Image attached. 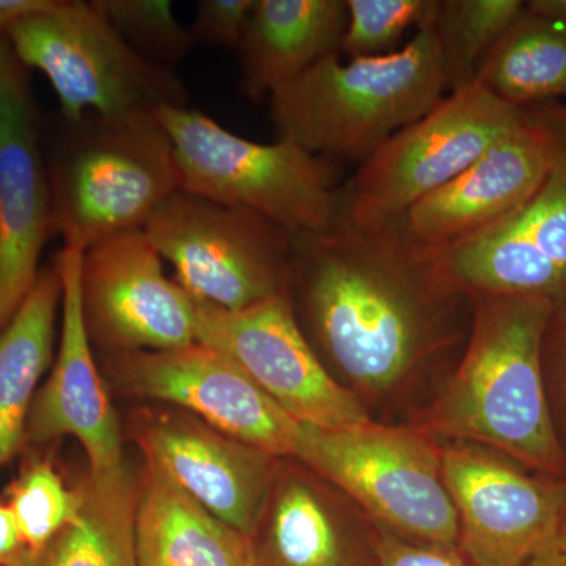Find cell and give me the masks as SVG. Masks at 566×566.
I'll list each match as a JSON object with an SVG mask.
<instances>
[{
	"mask_svg": "<svg viewBox=\"0 0 566 566\" xmlns=\"http://www.w3.org/2000/svg\"><path fill=\"white\" fill-rule=\"evenodd\" d=\"M289 297L316 356L367 409L460 359L474 312L444 245L419 240L405 216L338 211L326 229L292 233Z\"/></svg>",
	"mask_w": 566,
	"mask_h": 566,
	"instance_id": "cell-1",
	"label": "cell"
},
{
	"mask_svg": "<svg viewBox=\"0 0 566 566\" xmlns=\"http://www.w3.org/2000/svg\"><path fill=\"white\" fill-rule=\"evenodd\" d=\"M471 331L444 387L412 420L436 441L490 447L554 480L566 479L543 370L554 304L528 294H475Z\"/></svg>",
	"mask_w": 566,
	"mask_h": 566,
	"instance_id": "cell-2",
	"label": "cell"
},
{
	"mask_svg": "<svg viewBox=\"0 0 566 566\" xmlns=\"http://www.w3.org/2000/svg\"><path fill=\"white\" fill-rule=\"evenodd\" d=\"M433 20L401 50L348 62L329 55L275 88L268 96L275 137L333 163L367 161L446 96Z\"/></svg>",
	"mask_w": 566,
	"mask_h": 566,
	"instance_id": "cell-3",
	"label": "cell"
},
{
	"mask_svg": "<svg viewBox=\"0 0 566 566\" xmlns=\"http://www.w3.org/2000/svg\"><path fill=\"white\" fill-rule=\"evenodd\" d=\"M44 158L55 234L84 253L114 234L144 229L178 189L180 170L156 114L87 112L44 117Z\"/></svg>",
	"mask_w": 566,
	"mask_h": 566,
	"instance_id": "cell-4",
	"label": "cell"
},
{
	"mask_svg": "<svg viewBox=\"0 0 566 566\" xmlns=\"http://www.w3.org/2000/svg\"><path fill=\"white\" fill-rule=\"evenodd\" d=\"M174 145L182 191L243 207L286 232H315L340 210V164L289 140L243 139L191 107L156 112Z\"/></svg>",
	"mask_w": 566,
	"mask_h": 566,
	"instance_id": "cell-5",
	"label": "cell"
},
{
	"mask_svg": "<svg viewBox=\"0 0 566 566\" xmlns=\"http://www.w3.org/2000/svg\"><path fill=\"white\" fill-rule=\"evenodd\" d=\"M294 458L344 491L376 528L417 545L457 547L441 442L411 423L301 424Z\"/></svg>",
	"mask_w": 566,
	"mask_h": 566,
	"instance_id": "cell-6",
	"label": "cell"
},
{
	"mask_svg": "<svg viewBox=\"0 0 566 566\" xmlns=\"http://www.w3.org/2000/svg\"><path fill=\"white\" fill-rule=\"evenodd\" d=\"M6 40L29 70L48 77L65 117L188 107V88L177 71L134 51L95 0H54L17 22Z\"/></svg>",
	"mask_w": 566,
	"mask_h": 566,
	"instance_id": "cell-7",
	"label": "cell"
},
{
	"mask_svg": "<svg viewBox=\"0 0 566 566\" xmlns=\"http://www.w3.org/2000/svg\"><path fill=\"white\" fill-rule=\"evenodd\" d=\"M142 230L193 301L240 312L289 294L292 233L260 212L178 189Z\"/></svg>",
	"mask_w": 566,
	"mask_h": 566,
	"instance_id": "cell-8",
	"label": "cell"
},
{
	"mask_svg": "<svg viewBox=\"0 0 566 566\" xmlns=\"http://www.w3.org/2000/svg\"><path fill=\"white\" fill-rule=\"evenodd\" d=\"M527 115V107L504 102L476 81L450 92L360 164L342 185L338 211L357 221L401 218L465 172Z\"/></svg>",
	"mask_w": 566,
	"mask_h": 566,
	"instance_id": "cell-9",
	"label": "cell"
},
{
	"mask_svg": "<svg viewBox=\"0 0 566 566\" xmlns=\"http://www.w3.org/2000/svg\"><path fill=\"white\" fill-rule=\"evenodd\" d=\"M104 370L123 394L182 409L275 458L296 455L301 423L210 345L109 354Z\"/></svg>",
	"mask_w": 566,
	"mask_h": 566,
	"instance_id": "cell-10",
	"label": "cell"
},
{
	"mask_svg": "<svg viewBox=\"0 0 566 566\" xmlns=\"http://www.w3.org/2000/svg\"><path fill=\"white\" fill-rule=\"evenodd\" d=\"M458 551L474 566H521L556 542L564 480L472 442L441 444Z\"/></svg>",
	"mask_w": 566,
	"mask_h": 566,
	"instance_id": "cell-11",
	"label": "cell"
},
{
	"mask_svg": "<svg viewBox=\"0 0 566 566\" xmlns=\"http://www.w3.org/2000/svg\"><path fill=\"white\" fill-rule=\"evenodd\" d=\"M193 303L197 342L227 354L297 423L344 428L374 420L316 356L289 294L240 312Z\"/></svg>",
	"mask_w": 566,
	"mask_h": 566,
	"instance_id": "cell-12",
	"label": "cell"
},
{
	"mask_svg": "<svg viewBox=\"0 0 566 566\" xmlns=\"http://www.w3.org/2000/svg\"><path fill=\"white\" fill-rule=\"evenodd\" d=\"M81 300L88 338L104 356L197 342L196 303L164 274L163 256L142 229L82 253Z\"/></svg>",
	"mask_w": 566,
	"mask_h": 566,
	"instance_id": "cell-13",
	"label": "cell"
},
{
	"mask_svg": "<svg viewBox=\"0 0 566 566\" xmlns=\"http://www.w3.org/2000/svg\"><path fill=\"white\" fill-rule=\"evenodd\" d=\"M553 161L526 203L493 226L446 245L455 281L471 294L509 293L566 303V104H542Z\"/></svg>",
	"mask_w": 566,
	"mask_h": 566,
	"instance_id": "cell-14",
	"label": "cell"
},
{
	"mask_svg": "<svg viewBox=\"0 0 566 566\" xmlns=\"http://www.w3.org/2000/svg\"><path fill=\"white\" fill-rule=\"evenodd\" d=\"M43 128L32 71L0 40V331L31 292L55 237Z\"/></svg>",
	"mask_w": 566,
	"mask_h": 566,
	"instance_id": "cell-15",
	"label": "cell"
},
{
	"mask_svg": "<svg viewBox=\"0 0 566 566\" xmlns=\"http://www.w3.org/2000/svg\"><path fill=\"white\" fill-rule=\"evenodd\" d=\"M129 431L145 461L161 469L223 523L252 535L281 458L174 406L139 409Z\"/></svg>",
	"mask_w": 566,
	"mask_h": 566,
	"instance_id": "cell-16",
	"label": "cell"
},
{
	"mask_svg": "<svg viewBox=\"0 0 566 566\" xmlns=\"http://www.w3.org/2000/svg\"><path fill=\"white\" fill-rule=\"evenodd\" d=\"M55 262L62 275L61 344L50 378L33 401L25 434L28 447L40 449L70 436L80 441L92 474H114L128 464L120 422L99 375L82 315V252L63 248Z\"/></svg>",
	"mask_w": 566,
	"mask_h": 566,
	"instance_id": "cell-17",
	"label": "cell"
},
{
	"mask_svg": "<svg viewBox=\"0 0 566 566\" xmlns=\"http://www.w3.org/2000/svg\"><path fill=\"white\" fill-rule=\"evenodd\" d=\"M253 566H378L379 535L352 499L297 458H281L251 535Z\"/></svg>",
	"mask_w": 566,
	"mask_h": 566,
	"instance_id": "cell-18",
	"label": "cell"
},
{
	"mask_svg": "<svg viewBox=\"0 0 566 566\" xmlns=\"http://www.w3.org/2000/svg\"><path fill=\"white\" fill-rule=\"evenodd\" d=\"M527 112L520 128L406 212L409 232L424 243L446 248L493 226L531 199L553 161L554 136L542 104Z\"/></svg>",
	"mask_w": 566,
	"mask_h": 566,
	"instance_id": "cell-19",
	"label": "cell"
},
{
	"mask_svg": "<svg viewBox=\"0 0 566 566\" xmlns=\"http://www.w3.org/2000/svg\"><path fill=\"white\" fill-rule=\"evenodd\" d=\"M345 0H256L238 44L241 88L253 102L340 54Z\"/></svg>",
	"mask_w": 566,
	"mask_h": 566,
	"instance_id": "cell-20",
	"label": "cell"
},
{
	"mask_svg": "<svg viewBox=\"0 0 566 566\" xmlns=\"http://www.w3.org/2000/svg\"><path fill=\"white\" fill-rule=\"evenodd\" d=\"M134 546L139 566H253L251 536L212 515L145 460Z\"/></svg>",
	"mask_w": 566,
	"mask_h": 566,
	"instance_id": "cell-21",
	"label": "cell"
},
{
	"mask_svg": "<svg viewBox=\"0 0 566 566\" xmlns=\"http://www.w3.org/2000/svg\"><path fill=\"white\" fill-rule=\"evenodd\" d=\"M62 275L55 259L0 331V471L28 447V422L39 385L54 363Z\"/></svg>",
	"mask_w": 566,
	"mask_h": 566,
	"instance_id": "cell-22",
	"label": "cell"
},
{
	"mask_svg": "<svg viewBox=\"0 0 566 566\" xmlns=\"http://www.w3.org/2000/svg\"><path fill=\"white\" fill-rule=\"evenodd\" d=\"M77 515L33 558L32 566H139L134 546L139 475L126 465L114 474L77 475Z\"/></svg>",
	"mask_w": 566,
	"mask_h": 566,
	"instance_id": "cell-23",
	"label": "cell"
},
{
	"mask_svg": "<svg viewBox=\"0 0 566 566\" xmlns=\"http://www.w3.org/2000/svg\"><path fill=\"white\" fill-rule=\"evenodd\" d=\"M476 82L517 107L566 99V25L524 10L486 55Z\"/></svg>",
	"mask_w": 566,
	"mask_h": 566,
	"instance_id": "cell-24",
	"label": "cell"
},
{
	"mask_svg": "<svg viewBox=\"0 0 566 566\" xmlns=\"http://www.w3.org/2000/svg\"><path fill=\"white\" fill-rule=\"evenodd\" d=\"M524 10L523 0H438L433 22L447 92L474 84L486 55Z\"/></svg>",
	"mask_w": 566,
	"mask_h": 566,
	"instance_id": "cell-25",
	"label": "cell"
},
{
	"mask_svg": "<svg viewBox=\"0 0 566 566\" xmlns=\"http://www.w3.org/2000/svg\"><path fill=\"white\" fill-rule=\"evenodd\" d=\"M20 472L6 491L22 542L35 558L77 515L81 494L46 453L22 452Z\"/></svg>",
	"mask_w": 566,
	"mask_h": 566,
	"instance_id": "cell-26",
	"label": "cell"
},
{
	"mask_svg": "<svg viewBox=\"0 0 566 566\" xmlns=\"http://www.w3.org/2000/svg\"><path fill=\"white\" fill-rule=\"evenodd\" d=\"M112 28L134 51L175 70L196 46L169 0H95Z\"/></svg>",
	"mask_w": 566,
	"mask_h": 566,
	"instance_id": "cell-27",
	"label": "cell"
},
{
	"mask_svg": "<svg viewBox=\"0 0 566 566\" xmlns=\"http://www.w3.org/2000/svg\"><path fill=\"white\" fill-rule=\"evenodd\" d=\"M348 10L340 55L378 57L397 51L405 33L433 17L438 0H345Z\"/></svg>",
	"mask_w": 566,
	"mask_h": 566,
	"instance_id": "cell-28",
	"label": "cell"
},
{
	"mask_svg": "<svg viewBox=\"0 0 566 566\" xmlns=\"http://www.w3.org/2000/svg\"><path fill=\"white\" fill-rule=\"evenodd\" d=\"M256 0H200L189 28L193 43L237 50Z\"/></svg>",
	"mask_w": 566,
	"mask_h": 566,
	"instance_id": "cell-29",
	"label": "cell"
},
{
	"mask_svg": "<svg viewBox=\"0 0 566 566\" xmlns=\"http://www.w3.org/2000/svg\"><path fill=\"white\" fill-rule=\"evenodd\" d=\"M543 370L554 422L566 452V303L554 308L543 337Z\"/></svg>",
	"mask_w": 566,
	"mask_h": 566,
	"instance_id": "cell-30",
	"label": "cell"
},
{
	"mask_svg": "<svg viewBox=\"0 0 566 566\" xmlns=\"http://www.w3.org/2000/svg\"><path fill=\"white\" fill-rule=\"evenodd\" d=\"M379 535L378 566H474L458 547L417 545L376 528Z\"/></svg>",
	"mask_w": 566,
	"mask_h": 566,
	"instance_id": "cell-31",
	"label": "cell"
},
{
	"mask_svg": "<svg viewBox=\"0 0 566 566\" xmlns=\"http://www.w3.org/2000/svg\"><path fill=\"white\" fill-rule=\"evenodd\" d=\"M32 562L9 504L0 499V566H32Z\"/></svg>",
	"mask_w": 566,
	"mask_h": 566,
	"instance_id": "cell-32",
	"label": "cell"
},
{
	"mask_svg": "<svg viewBox=\"0 0 566 566\" xmlns=\"http://www.w3.org/2000/svg\"><path fill=\"white\" fill-rule=\"evenodd\" d=\"M52 2L54 0H0V40L7 39V33L17 22L48 9Z\"/></svg>",
	"mask_w": 566,
	"mask_h": 566,
	"instance_id": "cell-33",
	"label": "cell"
},
{
	"mask_svg": "<svg viewBox=\"0 0 566 566\" xmlns=\"http://www.w3.org/2000/svg\"><path fill=\"white\" fill-rule=\"evenodd\" d=\"M526 10L543 20L566 25V0H528Z\"/></svg>",
	"mask_w": 566,
	"mask_h": 566,
	"instance_id": "cell-34",
	"label": "cell"
},
{
	"mask_svg": "<svg viewBox=\"0 0 566 566\" xmlns=\"http://www.w3.org/2000/svg\"><path fill=\"white\" fill-rule=\"evenodd\" d=\"M521 566H566V560L558 553L556 542H554L553 545L546 546Z\"/></svg>",
	"mask_w": 566,
	"mask_h": 566,
	"instance_id": "cell-35",
	"label": "cell"
},
{
	"mask_svg": "<svg viewBox=\"0 0 566 566\" xmlns=\"http://www.w3.org/2000/svg\"><path fill=\"white\" fill-rule=\"evenodd\" d=\"M556 545L558 553L566 560V479L564 480V495H562L560 517H558Z\"/></svg>",
	"mask_w": 566,
	"mask_h": 566,
	"instance_id": "cell-36",
	"label": "cell"
}]
</instances>
